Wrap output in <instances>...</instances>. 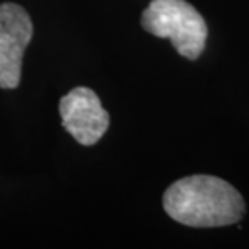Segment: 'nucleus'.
I'll use <instances>...</instances> for the list:
<instances>
[{
    "mask_svg": "<svg viewBox=\"0 0 249 249\" xmlns=\"http://www.w3.org/2000/svg\"><path fill=\"white\" fill-rule=\"evenodd\" d=\"M163 209L168 217L181 225L215 228L240 222L246 204L240 191L222 178L191 175L167 188Z\"/></svg>",
    "mask_w": 249,
    "mask_h": 249,
    "instance_id": "f257e3e1",
    "label": "nucleus"
},
{
    "mask_svg": "<svg viewBox=\"0 0 249 249\" xmlns=\"http://www.w3.org/2000/svg\"><path fill=\"white\" fill-rule=\"evenodd\" d=\"M141 26L152 36L170 39L188 60H196L206 49V19L186 0H152L141 15Z\"/></svg>",
    "mask_w": 249,
    "mask_h": 249,
    "instance_id": "f03ea898",
    "label": "nucleus"
},
{
    "mask_svg": "<svg viewBox=\"0 0 249 249\" xmlns=\"http://www.w3.org/2000/svg\"><path fill=\"white\" fill-rule=\"evenodd\" d=\"M33 37V21L21 5L0 3V88L15 89L21 79L23 55Z\"/></svg>",
    "mask_w": 249,
    "mask_h": 249,
    "instance_id": "7ed1b4c3",
    "label": "nucleus"
},
{
    "mask_svg": "<svg viewBox=\"0 0 249 249\" xmlns=\"http://www.w3.org/2000/svg\"><path fill=\"white\" fill-rule=\"evenodd\" d=\"M63 128L83 146H92L106 134L110 117L89 88L78 86L60 99Z\"/></svg>",
    "mask_w": 249,
    "mask_h": 249,
    "instance_id": "20e7f679",
    "label": "nucleus"
}]
</instances>
